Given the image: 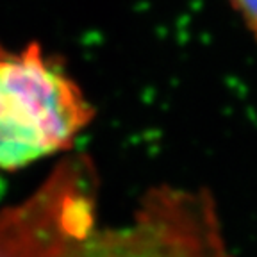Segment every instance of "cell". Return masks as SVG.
Wrapping results in <instances>:
<instances>
[{"instance_id": "cell-1", "label": "cell", "mask_w": 257, "mask_h": 257, "mask_svg": "<svg viewBox=\"0 0 257 257\" xmlns=\"http://www.w3.org/2000/svg\"><path fill=\"white\" fill-rule=\"evenodd\" d=\"M93 114L82 89L40 45L0 43V170L70 149Z\"/></svg>"}, {"instance_id": "cell-2", "label": "cell", "mask_w": 257, "mask_h": 257, "mask_svg": "<svg viewBox=\"0 0 257 257\" xmlns=\"http://www.w3.org/2000/svg\"><path fill=\"white\" fill-rule=\"evenodd\" d=\"M230 2L257 41V0H230Z\"/></svg>"}]
</instances>
